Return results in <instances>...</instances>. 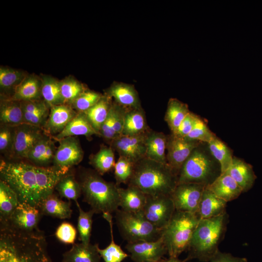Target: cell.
<instances>
[{
  "label": "cell",
  "mask_w": 262,
  "mask_h": 262,
  "mask_svg": "<svg viewBox=\"0 0 262 262\" xmlns=\"http://www.w3.org/2000/svg\"><path fill=\"white\" fill-rule=\"evenodd\" d=\"M70 170L53 166L41 167L21 161L0 163V180L17 194L20 202L38 207L42 200L53 193L58 181Z\"/></svg>",
  "instance_id": "cell-1"
},
{
  "label": "cell",
  "mask_w": 262,
  "mask_h": 262,
  "mask_svg": "<svg viewBox=\"0 0 262 262\" xmlns=\"http://www.w3.org/2000/svg\"><path fill=\"white\" fill-rule=\"evenodd\" d=\"M0 262H51L44 232L0 228Z\"/></svg>",
  "instance_id": "cell-2"
},
{
  "label": "cell",
  "mask_w": 262,
  "mask_h": 262,
  "mask_svg": "<svg viewBox=\"0 0 262 262\" xmlns=\"http://www.w3.org/2000/svg\"><path fill=\"white\" fill-rule=\"evenodd\" d=\"M178 183V176L168 164L147 157L134 165L128 185H134L147 196H170Z\"/></svg>",
  "instance_id": "cell-3"
},
{
  "label": "cell",
  "mask_w": 262,
  "mask_h": 262,
  "mask_svg": "<svg viewBox=\"0 0 262 262\" xmlns=\"http://www.w3.org/2000/svg\"><path fill=\"white\" fill-rule=\"evenodd\" d=\"M228 221L226 212L216 217L200 219L187 249V257L183 262L193 259L210 262L219 250L218 246L225 234Z\"/></svg>",
  "instance_id": "cell-4"
},
{
  "label": "cell",
  "mask_w": 262,
  "mask_h": 262,
  "mask_svg": "<svg viewBox=\"0 0 262 262\" xmlns=\"http://www.w3.org/2000/svg\"><path fill=\"white\" fill-rule=\"evenodd\" d=\"M83 200L95 213H115L119 207L118 186L104 180L97 171L83 169L78 180Z\"/></svg>",
  "instance_id": "cell-5"
},
{
  "label": "cell",
  "mask_w": 262,
  "mask_h": 262,
  "mask_svg": "<svg viewBox=\"0 0 262 262\" xmlns=\"http://www.w3.org/2000/svg\"><path fill=\"white\" fill-rule=\"evenodd\" d=\"M196 213L175 211L161 237L171 258H178L188 249L193 234L200 220Z\"/></svg>",
  "instance_id": "cell-6"
},
{
  "label": "cell",
  "mask_w": 262,
  "mask_h": 262,
  "mask_svg": "<svg viewBox=\"0 0 262 262\" xmlns=\"http://www.w3.org/2000/svg\"><path fill=\"white\" fill-rule=\"evenodd\" d=\"M115 213L118 230L127 243L155 241L161 237L162 230L150 223L142 211L130 213L118 209Z\"/></svg>",
  "instance_id": "cell-7"
},
{
  "label": "cell",
  "mask_w": 262,
  "mask_h": 262,
  "mask_svg": "<svg viewBox=\"0 0 262 262\" xmlns=\"http://www.w3.org/2000/svg\"><path fill=\"white\" fill-rule=\"evenodd\" d=\"M218 176L212 160L197 147L182 165L178 176L177 184L196 183L208 186Z\"/></svg>",
  "instance_id": "cell-8"
},
{
  "label": "cell",
  "mask_w": 262,
  "mask_h": 262,
  "mask_svg": "<svg viewBox=\"0 0 262 262\" xmlns=\"http://www.w3.org/2000/svg\"><path fill=\"white\" fill-rule=\"evenodd\" d=\"M48 135L40 127L27 123L15 127L12 150L9 159L15 160L26 159L33 147Z\"/></svg>",
  "instance_id": "cell-9"
},
{
  "label": "cell",
  "mask_w": 262,
  "mask_h": 262,
  "mask_svg": "<svg viewBox=\"0 0 262 262\" xmlns=\"http://www.w3.org/2000/svg\"><path fill=\"white\" fill-rule=\"evenodd\" d=\"M175 211L170 196H147L142 212L150 223L162 230L168 224Z\"/></svg>",
  "instance_id": "cell-10"
},
{
  "label": "cell",
  "mask_w": 262,
  "mask_h": 262,
  "mask_svg": "<svg viewBox=\"0 0 262 262\" xmlns=\"http://www.w3.org/2000/svg\"><path fill=\"white\" fill-rule=\"evenodd\" d=\"M42 215L38 207L19 202L10 218L0 224V228L22 232H34L39 230L38 226Z\"/></svg>",
  "instance_id": "cell-11"
},
{
  "label": "cell",
  "mask_w": 262,
  "mask_h": 262,
  "mask_svg": "<svg viewBox=\"0 0 262 262\" xmlns=\"http://www.w3.org/2000/svg\"><path fill=\"white\" fill-rule=\"evenodd\" d=\"M207 186L196 183L177 184L170 195L176 210L197 213L203 192Z\"/></svg>",
  "instance_id": "cell-12"
},
{
  "label": "cell",
  "mask_w": 262,
  "mask_h": 262,
  "mask_svg": "<svg viewBox=\"0 0 262 262\" xmlns=\"http://www.w3.org/2000/svg\"><path fill=\"white\" fill-rule=\"evenodd\" d=\"M200 143L179 137L172 133L167 135V163L177 176L184 162Z\"/></svg>",
  "instance_id": "cell-13"
},
{
  "label": "cell",
  "mask_w": 262,
  "mask_h": 262,
  "mask_svg": "<svg viewBox=\"0 0 262 262\" xmlns=\"http://www.w3.org/2000/svg\"><path fill=\"white\" fill-rule=\"evenodd\" d=\"M58 142L59 146L52 162L53 166L59 169L70 170L72 166L82 160L83 151L75 136L66 137Z\"/></svg>",
  "instance_id": "cell-14"
},
{
  "label": "cell",
  "mask_w": 262,
  "mask_h": 262,
  "mask_svg": "<svg viewBox=\"0 0 262 262\" xmlns=\"http://www.w3.org/2000/svg\"><path fill=\"white\" fill-rule=\"evenodd\" d=\"M125 248L134 262H160L167 253L161 236L155 241L127 243Z\"/></svg>",
  "instance_id": "cell-15"
},
{
  "label": "cell",
  "mask_w": 262,
  "mask_h": 262,
  "mask_svg": "<svg viewBox=\"0 0 262 262\" xmlns=\"http://www.w3.org/2000/svg\"><path fill=\"white\" fill-rule=\"evenodd\" d=\"M145 133L134 136L118 135L110 143L111 147L119 156L125 157L135 164L146 157Z\"/></svg>",
  "instance_id": "cell-16"
},
{
  "label": "cell",
  "mask_w": 262,
  "mask_h": 262,
  "mask_svg": "<svg viewBox=\"0 0 262 262\" xmlns=\"http://www.w3.org/2000/svg\"><path fill=\"white\" fill-rule=\"evenodd\" d=\"M77 113L68 104L51 106L43 129L48 135L53 138L63 131Z\"/></svg>",
  "instance_id": "cell-17"
},
{
  "label": "cell",
  "mask_w": 262,
  "mask_h": 262,
  "mask_svg": "<svg viewBox=\"0 0 262 262\" xmlns=\"http://www.w3.org/2000/svg\"><path fill=\"white\" fill-rule=\"evenodd\" d=\"M207 187L227 202L236 199L243 192L241 187L226 172L221 173Z\"/></svg>",
  "instance_id": "cell-18"
},
{
  "label": "cell",
  "mask_w": 262,
  "mask_h": 262,
  "mask_svg": "<svg viewBox=\"0 0 262 262\" xmlns=\"http://www.w3.org/2000/svg\"><path fill=\"white\" fill-rule=\"evenodd\" d=\"M119 207L124 211L137 213L143 211L147 195L137 187L128 185L127 188L118 187Z\"/></svg>",
  "instance_id": "cell-19"
},
{
  "label": "cell",
  "mask_w": 262,
  "mask_h": 262,
  "mask_svg": "<svg viewBox=\"0 0 262 262\" xmlns=\"http://www.w3.org/2000/svg\"><path fill=\"white\" fill-rule=\"evenodd\" d=\"M145 142L147 158L167 164L165 153L167 135L149 129L145 133Z\"/></svg>",
  "instance_id": "cell-20"
},
{
  "label": "cell",
  "mask_w": 262,
  "mask_h": 262,
  "mask_svg": "<svg viewBox=\"0 0 262 262\" xmlns=\"http://www.w3.org/2000/svg\"><path fill=\"white\" fill-rule=\"evenodd\" d=\"M227 203L207 186L203 192L196 214L200 219L217 216L226 212Z\"/></svg>",
  "instance_id": "cell-21"
},
{
  "label": "cell",
  "mask_w": 262,
  "mask_h": 262,
  "mask_svg": "<svg viewBox=\"0 0 262 262\" xmlns=\"http://www.w3.org/2000/svg\"><path fill=\"white\" fill-rule=\"evenodd\" d=\"M108 96L126 109L141 108L138 94L131 85L123 83L114 84L109 89Z\"/></svg>",
  "instance_id": "cell-22"
},
{
  "label": "cell",
  "mask_w": 262,
  "mask_h": 262,
  "mask_svg": "<svg viewBox=\"0 0 262 262\" xmlns=\"http://www.w3.org/2000/svg\"><path fill=\"white\" fill-rule=\"evenodd\" d=\"M226 172L238 183L243 192L252 188L256 179L252 166L236 157H233L230 167Z\"/></svg>",
  "instance_id": "cell-23"
},
{
  "label": "cell",
  "mask_w": 262,
  "mask_h": 262,
  "mask_svg": "<svg viewBox=\"0 0 262 262\" xmlns=\"http://www.w3.org/2000/svg\"><path fill=\"white\" fill-rule=\"evenodd\" d=\"M93 135L98 134L91 126L85 114L83 112H78L63 131L52 138L58 141L66 137L78 135L90 138Z\"/></svg>",
  "instance_id": "cell-24"
},
{
  "label": "cell",
  "mask_w": 262,
  "mask_h": 262,
  "mask_svg": "<svg viewBox=\"0 0 262 262\" xmlns=\"http://www.w3.org/2000/svg\"><path fill=\"white\" fill-rule=\"evenodd\" d=\"M98 246L97 244H74L69 250L64 253L62 262H100Z\"/></svg>",
  "instance_id": "cell-25"
},
{
  "label": "cell",
  "mask_w": 262,
  "mask_h": 262,
  "mask_svg": "<svg viewBox=\"0 0 262 262\" xmlns=\"http://www.w3.org/2000/svg\"><path fill=\"white\" fill-rule=\"evenodd\" d=\"M38 208L42 215L61 219L69 218L72 213L70 202L62 200L53 193L44 199Z\"/></svg>",
  "instance_id": "cell-26"
},
{
  "label": "cell",
  "mask_w": 262,
  "mask_h": 262,
  "mask_svg": "<svg viewBox=\"0 0 262 262\" xmlns=\"http://www.w3.org/2000/svg\"><path fill=\"white\" fill-rule=\"evenodd\" d=\"M150 129L141 108L126 110L121 135L134 136L145 133Z\"/></svg>",
  "instance_id": "cell-27"
},
{
  "label": "cell",
  "mask_w": 262,
  "mask_h": 262,
  "mask_svg": "<svg viewBox=\"0 0 262 262\" xmlns=\"http://www.w3.org/2000/svg\"><path fill=\"white\" fill-rule=\"evenodd\" d=\"M1 124L16 127L23 123L21 101L11 98H2L0 105Z\"/></svg>",
  "instance_id": "cell-28"
},
{
  "label": "cell",
  "mask_w": 262,
  "mask_h": 262,
  "mask_svg": "<svg viewBox=\"0 0 262 262\" xmlns=\"http://www.w3.org/2000/svg\"><path fill=\"white\" fill-rule=\"evenodd\" d=\"M42 81L34 76H26L16 88L11 98L27 101L42 98Z\"/></svg>",
  "instance_id": "cell-29"
},
{
  "label": "cell",
  "mask_w": 262,
  "mask_h": 262,
  "mask_svg": "<svg viewBox=\"0 0 262 262\" xmlns=\"http://www.w3.org/2000/svg\"><path fill=\"white\" fill-rule=\"evenodd\" d=\"M20 201L16 193L6 183L0 180V222L5 223L14 212Z\"/></svg>",
  "instance_id": "cell-30"
},
{
  "label": "cell",
  "mask_w": 262,
  "mask_h": 262,
  "mask_svg": "<svg viewBox=\"0 0 262 262\" xmlns=\"http://www.w3.org/2000/svg\"><path fill=\"white\" fill-rule=\"evenodd\" d=\"M111 98L103 96L93 106L83 112L91 126L99 135L101 126L109 114L112 103Z\"/></svg>",
  "instance_id": "cell-31"
},
{
  "label": "cell",
  "mask_w": 262,
  "mask_h": 262,
  "mask_svg": "<svg viewBox=\"0 0 262 262\" xmlns=\"http://www.w3.org/2000/svg\"><path fill=\"white\" fill-rule=\"evenodd\" d=\"M26 76L23 73L12 68H0V87L2 98H11L18 84Z\"/></svg>",
  "instance_id": "cell-32"
},
{
  "label": "cell",
  "mask_w": 262,
  "mask_h": 262,
  "mask_svg": "<svg viewBox=\"0 0 262 262\" xmlns=\"http://www.w3.org/2000/svg\"><path fill=\"white\" fill-rule=\"evenodd\" d=\"M190 112L188 105L176 98H170L168 101L164 120L174 133L179 125Z\"/></svg>",
  "instance_id": "cell-33"
},
{
  "label": "cell",
  "mask_w": 262,
  "mask_h": 262,
  "mask_svg": "<svg viewBox=\"0 0 262 262\" xmlns=\"http://www.w3.org/2000/svg\"><path fill=\"white\" fill-rule=\"evenodd\" d=\"M103 217L109 224L111 241L109 245L104 249H100L98 246V251L104 262H122L128 257V255L114 240L112 214L103 213Z\"/></svg>",
  "instance_id": "cell-34"
},
{
  "label": "cell",
  "mask_w": 262,
  "mask_h": 262,
  "mask_svg": "<svg viewBox=\"0 0 262 262\" xmlns=\"http://www.w3.org/2000/svg\"><path fill=\"white\" fill-rule=\"evenodd\" d=\"M55 190L60 196L69 200L77 201L82 192L81 185L70 171L65 175L57 183Z\"/></svg>",
  "instance_id": "cell-35"
},
{
  "label": "cell",
  "mask_w": 262,
  "mask_h": 262,
  "mask_svg": "<svg viewBox=\"0 0 262 262\" xmlns=\"http://www.w3.org/2000/svg\"><path fill=\"white\" fill-rule=\"evenodd\" d=\"M208 144L211 153L219 163L221 173L225 172L232 163L233 157L230 150L217 136Z\"/></svg>",
  "instance_id": "cell-36"
},
{
  "label": "cell",
  "mask_w": 262,
  "mask_h": 262,
  "mask_svg": "<svg viewBox=\"0 0 262 262\" xmlns=\"http://www.w3.org/2000/svg\"><path fill=\"white\" fill-rule=\"evenodd\" d=\"M90 164L95 171L102 175L114 168L115 163L113 149L110 147H102L92 156Z\"/></svg>",
  "instance_id": "cell-37"
},
{
  "label": "cell",
  "mask_w": 262,
  "mask_h": 262,
  "mask_svg": "<svg viewBox=\"0 0 262 262\" xmlns=\"http://www.w3.org/2000/svg\"><path fill=\"white\" fill-rule=\"evenodd\" d=\"M41 96L50 107L64 104L60 82L51 77H45L42 80Z\"/></svg>",
  "instance_id": "cell-38"
},
{
  "label": "cell",
  "mask_w": 262,
  "mask_h": 262,
  "mask_svg": "<svg viewBox=\"0 0 262 262\" xmlns=\"http://www.w3.org/2000/svg\"><path fill=\"white\" fill-rule=\"evenodd\" d=\"M79 210L77 229L81 243L88 245L90 244L91 235L93 216L95 212L91 209L87 212L83 211L78 201H75Z\"/></svg>",
  "instance_id": "cell-39"
},
{
  "label": "cell",
  "mask_w": 262,
  "mask_h": 262,
  "mask_svg": "<svg viewBox=\"0 0 262 262\" xmlns=\"http://www.w3.org/2000/svg\"><path fill=\"white\" fill-rule=\"evenodd\" d=\"M60 86L64 104L68 105H70L85 91L81 83L73 79H67L60 82Z\"/></svg>",
  "instance_id": "cell-40"
},
{
  "label": "cell",
  "mask_w": 262,
  "mask_h": 262,
  "mask_svg": "<svg viewBox=\"0 0 262 262\" xmlns=\"http://www.w3.org/2000/svg\"><path fill=\"white\" fill-rule=\"evenodd\" d=\"M134 165L128 159L119 156L114 167L115 178L117 186L121 183L128 184L132 176Z\"/></svg>",
  "instance_id": "cell-41"
},
{
  "label": "cell",
  "mask_w": 262,
  "mask_h": 262,
  "mask_svg": "<svg viewBox=\"0 0 262 262\" xmlns=\"http://www.w3.org/2000/svg\"><path fill=\"white\" fill-rule=\"evenodd\" d=\"M102 97L97 92L85 90L70 105L77 112H84L95 105Z\"/></svg>",
  "instance_id": "cell-42"
},
{
  "label": "cell",
  "mask_w": 262,
  "mask_h": 262,
  "mask_svg": "<svg viewBox=\"0 0 262 262\" xmlns=\"http://www.w3.org/2000/svg\"><path fill=\"white\" fill-rule=\"evenodd\" d=\"M216 136L210 130L206 123L198 117L192 130L185 138L209 143Z\"/></svg>",
  "instance_id": "cell-43"
},
{
  "label": "cell",
  "mask_w": 262,
  "mask_h": 262,
  "mask_svg": "<svg viewBox=\"0 0 262 262\" xmlns=\"http://www.w3.org/2000/svg\"><path fill=\"white\" fill-rule=\"evenodd\" d=\"M52 139L49 135H46L33 147L28 153L26 159L30 161L31 164L41 166L42 160L47 147Z\"/></svg>",
  "instance_id": "cell-44"
},
{
  "label": "cell",
  "mask_w": 262,
  "mask_h": 262,
  "mask_svg": "<svg viewBox=\"0 0 262 262\" xmlns=\"http://www.w3.org/2000/svg\"><path fill=\"white\" fill-rule=\"evenodd\" d=\"M15 129V127L0 124V151L9 158L14 144Z\"/></svg>",
  "instance_id": "cell-45"
},
{
  "label": "cell",
  "mask_w": 262,
  "mask_h": 262,
  "mask_svg": "<svg viewBox=\"0 0 262 262\" xmlns=\"http://www.w3.org/2000/svg\"><path fill=\"white\" fill-rule=\"evenodd\" d=\"M77 231L73 225L64 222L57 228L55 234L57 239L65 244H75Z\"/></svg>",
  "instance_id": "cell-46"
},
{
  "label": "cell",
  "mask_w": 262,
  "mask_h": 262,
  "mask_svg": "<svg viewBox=\"0 0 262 262\" xmlns=\"http://www.w3.org/2000/svg\"><path fill=\"white\" fill-rule=\"evenodd\" d=\"M199 116L190 112L181 122L173 135L180 138H185L190 133Z\"/></svg>",
  "instance_id": "cell-47"
},
{
  "label": "cell",
  "mask_w": 262,
  "mask_h": 262,
  "mask_svg": "<svg viewBox=\"0 0 262 262\" xmlns=\"http://www.w3.org/2000/svg\"><path fill=\"white\" fill-rule=\"evenodd\" d=\"M112 106L113 113L114 130L117 136L121 135L127 109L117 103H112Z\"/></svg>",
  "instance_id": "cell-48"
},
{
  "label": "cell",
  "mask_w": 262,
  "mask_h": 262,
  "mask_svg": "<svg viewBox=\"0 0 262 262\" xmlns=\"http://www.w3.org/2000/svg\"><path fill=\"white\" fill-rule=\"evenodd\" d=\"M99 135L110 143L117 136L114 130L113 113L112 106L108 116L101 126Z\"/></svg>",
  "instance_id": "cell-49"
},
{
  "label": "cell",
  "mask_w": 262,
  "mask_h": 262,
  "mask_svg": "<svg viewBox=\"0 0 262 262\" xmlns=\"http://www.w3.org/2000/svg\"><path fill=\"white\" fill-rule=\"evenodd\" d=\"M210 262H247L245 258L235 257L230 253L222 252L218 250Z\"/></svg>",
  "instance_id": "cell-50"
},
{
  "label": "cell",
  "mask_w": 262,
  "mask_h": 262,
  "mask_svg": "<svg viewBox=\"0 0 262 262\" xmlns=\"http://www.w3.org/2000/svg\"><path fill=\"white\" fill-rule=\"evenodd\" d=\"M160 262H184L178 259V258H171L161 261Z\"/></svg>",
  "instance_id": "cell-51"
}]
</instances>
